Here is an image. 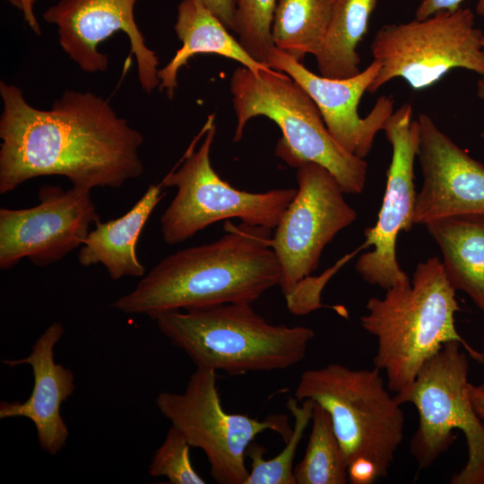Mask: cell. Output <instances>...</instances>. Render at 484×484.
I'll list each match as a JSON object with an SVG mask.
<instances>
[{
  "instance_id": "cell-1",
  "label": "cell",
  "mask_w": 484,
  "mask_h": 484,
  "mask_svg": "<svg viewBox=\"0 0 484 484\" xmlns=\"http://www.w3.org/2000/svg\"><path fill=\"white\" fill-rule=\"evenodd\" d=\"M0 194L42 176H62L91 191L140 177L143 137L104 98L65 91L49 109L31 106L22 89L0 82Z\"/></svg>"
},
{
  "instance_id": "cell-2",
  "label": "cell",
  "mask_w": 484,
  "mask_h": 484,
  "mask_svg": "<svg viewBox=\"0 0 484 484\" xmlns=\"http://www.w3.org/2000/svg\"><path fill=\"white\" fill-rule=\"evenodd\" d=\"M272 235L270 229L226 220L220 238L163 258L111 307L153 318L167 311L253 304L281 282Z\"/></svg>"
},
{
  "instance_id": "cell-3",
  "label": "cell",
  "mask_w": 484,
  "mask_h": 484,
  "mask_svg": "<svg viewBox=\"0 0 484 484\" xmlns=\"http://www.w3.org/2000/svg\"><path fill=\"white\" fill-rule=\"evenodd\" d=\"M385 291L383 298H369L360 324L376 339L374 366L385 373L388 389L396 393L406 389L450 341L460 342L470 357L484 362V353L468 344L455 327L456 290L438 257L419 263L411 281Z\"/></svg>"
},
{
  "instance_id": "cell-4",
  "label": "cell",
  "mask_w": 484,
  "mask_h": 484,
  "mask_svg": "<svg viewBox=\"0 0 484 484\" xmlns=\"http://www.w3.org/2000/svg\"><path fill=\"white\" fill-rule=\"evenodd\" d=\"M152 319L196 367L229 375L290 367L315 337L309 327L272 324L246 303L167 311Z\"/></svg>"
},
{
  "instance_id": "cell-5",
  "label": "cell",
  "mask_w": 484,
  "mask_h": 484,
  "mask_svg": "<svg viewBox=\"0 0 484 484\" xmlns=\"http://www.w3.org/2000/svg\"><path fill=\"white\" fill-rule=\"evenodd\" d=\"M230 92L237 117L234 142L241 140L251 118L266 117L281 130L275 152L287 164L297 168L315 162L334 176L344 194L362 193L367 162L335 141L314 100L289 75L274 69L253 72L241 66L232 73Z\"/></svg>"
},
{
  "instance_id": "cell-6",
  "label": "cell",
  "mask_w": 484,
  "mask_h": 484,
  "mask_svg": "<svg viewBox=\"0 0 484 484\" xmlns=\"http://www.w3.org/2000/svg\"><path fill=\"white\" fill-rule=\"evenodd\" d=\"M298 402L311 400L330 415L347 464L364 457L385 477L403 439L404 414L376 367L351 369L338 363L302 373Z\"/></svg>"
},
{
  "instance_id": "cell-7",
  "label": "cell",
  "mask_w": 484,
  "mask_h": 484,
  "mask_svg": "<svg viewBox=\"0 0 484 484\" xmlns=\"http://www.w3.org/2000/svg\"><path fill=\"white\" fill-rule=\"evenodd\" d=\"M206 123L202 144L194 150L204 126L179 164L160 182L163 187L177 188L160 220L161 237L168 245L179 244L211 224L235 218L248 225L274 229L297 193L295 188L252 193L224 181L210 159L216 133L214 115Z\"/></svg>"
},
{
  "instance_id": "cell-8",
  "label": "cell",
  "mask_w": 484,
  "mask_h": 484,
  "mask_svg": "<svg viewBox=\"0 0 484 484\" xmlns=\"http://www.w3.org/2000/svg\"><path fill=\"white\" fill-rule=\"evenodd\" d=\"M462 345L450 341L419 369L414 381L394 396L400 403H412L419 413V428L411 453L419 468L431 466L455 440L460 429L466 439L468 460L454 474L462 482L484 466V426L470 395L469 361ZM464 350V349H463Z\"/></svg>"
},
{
  "instance_id": "cell-9",
  "label": "cell",
  "mask_w": 484,
  "mask_h": 484,
  "mask_svg": "<svg viewBox=\"0 0 484 484\" xmlns=\"http://www.w3.org/2000/svg\"><path fill=\"white\" fill-rule=\"evenodd\" d=\"M482 36L474 13L463 7L385 24L370 44L373 60L381 66L367 91L374 93L395 78L414 91L424 90L457 68L484 76Z\"/></svg>"
},
{
  "instance_id": "cell-10",
  "label": "cell",
  "mask_w": 484,
  "mask_h": 484,
  "mask_svg": "<svg viewBox=\"0 0 484 484\" xmlns=\"http://www.w3.org/2000/svg\"><path fill=\"white\" fill-rule=\"evenodd\" d=\"M155 403L189 445L204 453L211 476L220 484H245L249 474L245 463L246 450L258 434L271 429L287 442L292 432L285 416L258 420L225 411L216 371L211 368L196 367L185 392H161Z\"/></svg>"
},
{
  "instance_id": "cell-11",
  "label": "cell",
  "mask_w": 484,
  "mask_h": 484,
  "mask_svg": "<svg viewBox=\"0 0 484 484\" xmlns=\"http://www.w3.org/2000/svg\"><path fill=\"white\" fill-rule=\"evenodd\" d=\"M297 193L272 235L271 246L279 262L280 287L293 300L301 284L319 265L324 248L357 219L334 176L307 161L297 167Z\"/></svg>"
},
{
  "instance_id": "cell-12",
  "label": "cell",
  "mask_w": 484,
  "mask_h": 484,
  "mask_svg": "<svg viewBox=\"0 0 484 484\" xmlns=\"http://www.w3.org/2000/svg\"><path fill=\"white\" fill-rule=\"evenodd\" d=\"M412 106L404 103L394 110L383 126L392 146V159L378 218L365 229L364 248L355 269L371 285L386 290L410 281L396 259V239L401 231L408 232L414 224L417 192L414 186V161L419 148V124L412 120Z\"/></svg>"
},
{
  "instance_id": "cell-13",
  "label": "cell",
  "mask_w": 484,
  "mask_h": 484,
  "mask_svg": "<svg viewBox=\"0 0 484 484\" xmlns=\"http://www.w3.org/2000/svg\"><path fill=\"white\" fill-rule=\"evenodd\" d=\"M39 203L0 209V269L28 258L37 266L54 264L82 245L99 219L91 191L43 186Z\"/></svg>"
},
{
  "instance_id": "cell-14",
  "label": "cell",
  "mask_w": 484,
  "mask_h": 484,
  "mask_svg": "<svg viewBox=\"0 0 484 484\" xmlns=\"http://www.w3.org/2000/svg\"><path fill=\"white\" fill-rule=\"evenodd\" d=\"M138 0H59L42 15L56 26L63 51L81 70L105 72L108 57L99 50L101 42L116 32L125 33L137 64L142 89L151 93L160 85L159 58L145 43L134 17Z\"/></svg>"
},
{
  "instance_id": "cell-15",
  "label": "cell",
  "mask_w": 484,
  "mask_h": 484,
  "mask_svg": "<svg viewBox=\"0 0 484 484\" xmlns=\"http://www.w3.org/2000/svg\"><path fill=\"white\" fill-rule=\"evenodd\" d=\"M272 69L282 72L300 85L317 106L323 120L335 141L345 150L365 159L376 134L394 111V98L381 96L370 112L361 117L359 104L376 79L380 64L373 60L358 74L333 79L317 75L293 56L274 48L270 56Z\"/></svg>"
},
{
  "instance_id": "cell-16",
  "label": "cell",
  "mask_w": 484,
  "mask_h": 484,
  "mask_svg": "<svg viewBox=\"0 0 484 484\" xmlns=\"http://www.w3.org/2000/svg\"><path fill=\"white\" fill-rule=\"evenodd\" d=\"M417 157L423 182L414 224L450 216L484 213V165L471 158L427 114H419Z\"/></svg>"
},
{
  "instance_id": "cell-17",
  "label": "cell",
  "mask_w": 484,
  "mask_h": 484,
  "mask_svg": "<svg viewBox=\"0 0 484 484\" xmlns=\"http://www.w3.org/2000/svg\"><path fill=\"white\" fill-rule=\"evenodd\" d=\"M64 333V325L54 322L36 340L27 357L3 360L10 367L23 364L30 366L34 384L25 402H0V419H29L36 428L39 446L51 455L62 450L69 436L61 406L75 390L73 372L56 363L54 358V348Z\"/></svg>"
},
{
  "instance_id": "cell-18",
  "label": "cell",
  "mask_w": 484,
  "mask_h": 484,
  "mask_svg": "<svg viewBox=\"0 0 484 484\" xmlns=\"http://www.w3.org/2000/svg\"><path fill=\"white\" fill-rule=\"evenodd\" d=\"M162 185H150L134 206L119 218L99 220L90 230L78 253L83 267L101 264L109 278L140 277L145 267L136 255V243L151 212L164 196Z\"/></svg>"
},
{
  "instance_id": "cell-19",
  "label": "cell",
  "mask_w": 484,
  "mask_h": 484,
  "mask_svg": "<svg viewBox=\"0 0 484 484\" xmlns=\"http://www.w3.org/2000/svg\"><path fill=\"white\" fill-rule=\"evenodd\" d=\"M174 29L182 46L158 73L159 89L165 91L169 99L175 95L180 68L195 55L222 56L253 72L272 70L254 59L228 31V28L196 0H182L179 3Z\"/></svg>"
},
{
  "instance_id": "cell-20",
  "label": "cell",
  "mask_w": 484,
  "mask_h": 484,
  "mask_svg": "<svg viewBox=\"0 0 484 484\" xmlns=\"http://www.w3.org/2000/svg\"><path fill=\"white\" fill-rule=\"evenodd\" d=\"M425 226L440 249L451 285L484 314V213L441 218Z\"/></svg>"
},
{
  "instance_id": "cell-21",
  "label": "cell",
  "mask_w": 484,
  "mask_h": 484,
  "mask_svg": "<svg viewBox=\"0 0 484 484\" xmlns=\"http://www.w3.org/2000/svg\"><path fill=\"white\" fill-rule=\"evenodd\" d=\"M378 0H336L323 42L315 56L321 75L352 77L360 72L357 48L367 32Z\"/></svg>"
},
{
  "instance_id": "cell-22",
  "label": "cell",
  "mask_w": 484,
  "mask_h": 484,
  "mask_svg": "<svg viewBox=\"0 0 484 484\" xmlns=\"http://www.w3.org/2000/svg\"><path fill=\"white\" fill-rule=\"evenodd\" d=\"M336 0H278L272 24L276 48L302 61L319 52Z\"/></svg>"
},
{
  "instance_id": "cell-23",
  "label": "cell",
  "mask_w": 484,
  "mask_h": 484,
  "mask_svg": "<svg viewBox=\"0 0 484 484\" xmlns=\"http://www.w3.org/2000/svg\"><path fill=\"white\" fill-rule=\"evenodd\" d=\"M307 450L293 470L297 484H345L348 464L328 412L315 402Z\"/></svg>"
},
{
  "instance_id": "cell-24",
  "label": "cell",
  "mask_w": 484,
  "mask_h": 484,
  "mask_svg": "<svg viewBox=\"0 0 484 484\" xmlns=\"http://www.w3.org/2000/svg\"><path fill=\"white\" fill-rule=\"evenodd\" d=\"M290 398L287 405L294 418V427L286 447L275 457L264 459L265 449L254 441L246 450L251 470L245 484H297L293 473V460L304 431L311 421L315 402Z\"/></svg>"
},
{
  "instance_id": "cell-25",
  "label": "cell",
  "mask_w": 484,
  "mask_h": 484,
  "mask_svg": "<svg viewBox=\"0 0 484 484\" xmlns=\"http://www.w3.org/2000/svg\"><path fill=\"white\" fill-rule=\"evenodd\" d=\"M278 0H238L233 31L245 50L257 62L270 67L275 46L272 24ZM271 68V67H270Z\"/></svg>"
},
{
  "instance_id": "cell-26",
  "label": "cell",
  "mask_w": 484,
  "mask_h": 484,
  "mask_svg": "<svg viewBox=\"0 0 484 484\" xmlns=\"http://www.w3.org/2000/svg\"><path fill=\"white\" fill-rule=\"evenodd\" d=\"M191 445L183 434L171 426L161 445L155 451L149 466L152 477H165L171 484H204L191 462Z\"/></svg>"
},
{
  "instance_id": "cell-27",
  "label": "cell",
  "mask_w": 484,
  "mask_h": 484,
  "mask_svg": "<svg viewBox=\"0 0 484 484\" xmlns=\"http://www.w3.org/2000/svg\"><path fill=\"white\" fill-rule=\"evenodd\" d=\"M464 0H421L415 11L416 19H425L439 12H454ZM476 13L484 18V0H479Z\"/></svg>"
},
{
  "instance_id": "cell-28",
  "label": "cell",
  "mask_w": 484,
  "mask_h": 484,
  "mask_svg": "<svg viewBox=\"0 0 484 484\" xmlns=\"http://www.w3.org/2000/svg\"><path fill=\"white\" fill-rule=\"evenodd\" d=\"M347 471L348 479L352 484H371L379 478L376 464L364 457L351 461L348 464Z\"/></svg>"
},
{
  "instance_id": "cell-29",
  "label": "cell",
  "mask_w": 484,
  "mask_h": 484,
  "mask_svg": "<svg viewBox=\"0 0 484 484\" xmlns=\"http://www.w3.org/2000/svg\"><path fill=\"white\" fill-rule=\"evenodd\" d=\"M212 13L227 28L233 30L238 0H196Z\"/></svg>"
},
{
  "instance_id": "cell-30",
  "label": "cell",
  "mask_w": 484,
  "mask_h": 484,
  "mask_svg": "<svg viewBox=\"0 0 484 484\" xmlns=\"http://www.w3.org/2000/svg\"><path fill=\"white\" fill-rule=\"evenodd\" d=\"M12 6L22 12L24 22L36 35L41 34V28L34 13L39 0H6Z\"/></svg>"
},
{
  "instance_id": "cell-31",
  "label": "cell",
  "mask_w": 484,
  "mask_h": 484,
  "mask_svg": "<svg viewBox=\"0 0 484 484\" xmlns=\"http://www.w3.org/2000/svg\"><path fill=\"white\" fill-rule=\"evenodd\" d=\"M470 395L473 408L484 426V389L471 384Z\"/></svg>"
},
{
  "instance_id": "cell-32",
  "label": "cell",
  "mask_w": 484,
  "mask_h": 484,
  "mask_svg": "<svg viewBox=\"0 0 484 484\" xmlns=\"http://www.w3.org/2000/svg\"><path fill=\"white\" fill-rule=\"evenodd\" d=\"M481 46L484 51V34L481 38ZM477 92H478L479 98L482 100L483 107H484V78L478 81Z\"/></svg>"
},
{
  "instance_id": "cell-33",
  "label": "cell",
  "mask_w": 484,
  "mask_h": 484,
  "mask_svg": "<svg viewBox=\"0 0 484 484\" xmlns=\"http://www.w3.org/2000/svg\"><path fill=\"white\" fill-rule=\"evenodd\" d=\"M480 386L482 389H484V382H483L481 385H480Z\"/></svg>"
},
{
  "instance_id": "cell-34",
  "label": "cell",
  "mask_w": 484,
  "mask_h": 484,
  "mask_svg": "<svg viewBox=\"0 0 484 484\" xmlns=\"http://www.w3.org/2000/svg\"><path fill=\"white\" fill-rule=\"evenodd\" d=\"M408 1H417V2H420L421 0H408Z\"/></svg>"
}]
</instances>
